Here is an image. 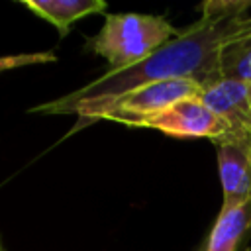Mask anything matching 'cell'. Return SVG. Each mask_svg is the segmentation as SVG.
Instances as JSON below:
<instances>
[{
    "label": "cell",
    "mask_w": 251,
    "mask_h": 251,
    "mask_svg": "<svg viewBox=\"0 0 251 251\" xmlns=\"http://www.w3.org/2000/svg\"><path fill=\"white\" fill-rule=\"evenodd\" d=\"M22 4L39 18L53 24L61 37L67 35L69 27L76 20L106 10L104 0H22Z\"/></svg>",
    "instance_id": "cell-7"
},
{
    "label": "cell",
    "mask_w": 251,
    "mask_h": 251,
    "mask_svg": "<svg viewBox=\"0 0 251 251\" xmlns=\"http://www.w3.org/2000/svg\"><path fill=\"white\" fill-rule=\"evenodd\" d=\"M200 98L226 124L227 133L251 135V82L220 78L202 88Z\"/></svg>",
    "instance_id": "cell-6"
},
{
    "label": "cell",
    "mask_w": 251,
    "mask_h": 251,
    "mask_svg": "<svg viewBox=\"0 0 251 251\" xmlns=\"http://www.w3.org/2000/svg\"><path fill=\"white\" fill-rule=\"evenodd\" d=\"M251 226V202L224 208L208 235L204 251H235Z\"/></svg>",
    "instance_id": "cell-9"
},
{
    "label": "cell",
    "mask_w": 251,
    "mask_h": 251,
    "mask_svg": "<svg viewBox=\"0 0 251 251\" xmlns=\"http://www.w3.org/2000/svg\"><path fill=\"white\" fill-rule=\"evenodd\" d=\"M200 92H202V86L188 78H171V80L151 82V84L133 88L129 92H124L110 102L78 108L75 112L76 127L71 133L98 120H110V122L137 127L139 122L159 114L161 110L169 108L171 104L182 98L200 96Z\"/></svg>",
    "instance_id": "cell-3"
},
{
    "label": "cell",
    "mask_w": 251,
    "mask_h": 251,
    "mask_svg": "<svg viewBox=\"0 0 251 251\" xmlns=\"http://www.w3.org/2000/svg\"><path fill=\"white\" fill-rule=\"evenodd\" d=\"M218 71L222 78H237L251 82V16H245L235 33L220 47Z\"/></svg>",
    "instance_id": "cell-8"
},
{
    "label": "cell",
    "mask_w": 251,
    "mask_h": 251,
    "mask_svg": "<svg viewBox=\"0 0 251 251\" xmlns=\"http://www.w3.org/2000/svg\"><path fill=\"white\" fill-rule=\"evenodd\" d=\"M57 57L51 51H41V53H20V55H4L0 57V73L12 71L18 67H27V65H41V63H55Z\"/></svg>",
    "instance_id": "cell-10"
},
{
    "label": "cell",
    "mask_w": 251,
    "mask_h": 251,
    "mask_svg": "<svg viewBox=\"0 0 251 251\" xmlns=\"http://www.w3.org/2000/svg\"><path fill=\"white\" fill-rule=\"evenodd\" d=\"M180 31L165 18L149 14H108L102 29L88 39L94 53L110 63V71L129 69Z\"/></svg>",
    "instance_id": "cell-2"
},
{
    "label": "cell",
    "mask_w": 251,
    "mask_h": 251,
    "mask_svg": "<svg viewBox=\"0 0 251 251\" xmlns=\"http://www.w3.org/2000/svg\"><path fill=\"white\" fill-rule=\"evenodd\" d=\"M249 8L251 0L204 2L198 22L163 43L141 63L124 71H108L100 78L57 100L31 108V112L75 114L82 106L104 104L133 88L171 78H188L206 88L222 78L218 71L220 47L231 33L237 31Z\"/></svg>",
    "instance_id": "cell-1"
},
{
    "label": "cell",
    "mask_w": 251,
    "mask_h": 251,
    "mask_svg": "<svg viewBox=\"0 0 251 251\" xmlns=\"http://www.w3.org/2000/svg\"><path fill=\"white\" fill-rule=\"evenodd\" d=\"M224 208L251 202V135L227 133L216 139Z\"/></svg>",
    "instance_id": "cell-5"
},
{
    "label": "cell",
    "mask_w": 251,
    "mask_h": 251,
    "mask_svg": "<svg viewBox=\"0 0 251 251\" xmlns=\"http://www.w3.org/2000/svg\"><path fill=\"white\" fill-rule=\"evenodd\" d=\"M137 127L159 129L173 137H208L214 141L227 135L226 124L202 102L200 96L182 98L159 114L139 122Z\"/></svg>",
    "instance_id": "cell-4"
},
{
    "label": "cell",
    "mask_w": 251,
    "mask_h": 251,
    "mask_svg": "<svg viewBox=\"0 0 251 251\" xmlns=\"http://www.w3.org/2000/svg\"><path fill=\"white\" fill-rule=\"evenodd\" d=\"M247 251H251V247H249V249H247Z\"/></svg>",
    "instance_id": "cell-12"
},
{
    "label": "cell",
    "mask_w": 251,
    "mask_h": 251,
    "mask_svg": "<svg viewBox=\"0 0 251 251\" xmlns=\"http://www.w3.org/2000/svg\"><path fill=\"white\" fill-rule=\"evenodd\" d=\"M0 251H4V249H2V243H0Z\"/></svg>",
    "instance_id": "cell-11"
}]
</instances>
